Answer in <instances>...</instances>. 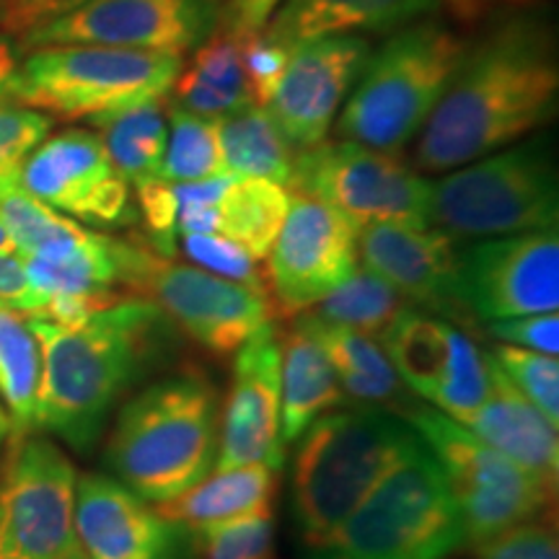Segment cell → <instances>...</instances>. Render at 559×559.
<instances>
[{
	"label": "cell",
	"mask_w": 559,
	"mask_h": 559,
	"mask_svg": "<svg viewBox=\"0 0 559 559\" xmlns=\"http://www.w3.org/2000/svg\"><path fill=\"white\" fill-rule=\"evenodd\" d=\"M16 73H19V55H16V50H13L9 37L0 32V102L11 99Z\"/></svg>",
	"instance_id": "47"
},
{
	"label": "cell",
	"mask_w": 559,
	"mask_h": 559,
	"mask_svg": "<svg viewBox=\"0 0 559 559\" xmlns=\"http://www.w3.org/2000/svg\"><path fill=\"white\" fill-rule=\"evenodd\" d=\"M489 358L498 362L510 383L521 391L549 425H559V362L551 355L531 349L495 345Z\"/></svg>",
	"instance_id": "36"
},
{
	"label": "cell",
	"mask_w": 559,
	"mask_h": 559,
	"mask_svg": "<svg viewBox=\"0 0 559 559\" xmlns=\"http://www.w3.org/2000/svg\"><path fill=\"white\" fill-rule=\"evenodd\" d=\"M280 332L264 324L236 349L234 376L221 407V443L215 472L267 464L283 469L285 445L280 438Z\"/></svg>",
	"instance_id": "18"
},
{
	"label": "cell",
	"mask_w": 559,
	"mask_h": 559,
	"mask_svg": "<svg viewBox=\"0 0 559 559\" xmlns=\"http://www.w3.org/2000/svg\"><path fill=\"white\" fill-rule=\"evenodd\" d=\"M489 391L481 407L466 419L464 428L492 445L502 456L515 461L536 477L557 485L559 438L557 428L510 383L498 362L489 358Z\"/></svg>",
	"instance_id": "21"
},
{
	"label": "cell",
	"mask_w": 559,
	"mask_h": 559,
	"mask_svg": "<svg viewBox=\"0 0 559 559\" xmlns=\"http://www.w3.org/2000/svg\"><path fill=\"white\" fill-rule=\"evenodd\" d=\"M138 198V218H143L148 247L169 260L177 249V200L169 181L153 177L132 187Z\"/></svg>",
	"instance_id": "40"
},
{
	"label": "cell",
	"mask_w": 559,
	"mask_h": 559,
	"mask_svg": "<svg viewBox=\"0 0 559 559\" xmlns=\"http://www.w3.org/2000/svg\"><path fill=\"white\" fill-rule=\"evenodd\" d=\"M466 45L469 41L436 19L415 21L391 34L379 52H370L345 109L334 120L337 138L400 153L430 120Z\"/></svg>",
	"instance_id": "5"
},
{
	"label": "cell",
	"mask_w": 559,
	"mask_h": 559,
	"mask_svg": "<svg viewBox=\"0 0 559 559\" xmlns=\"http://www.w3.org/2000/svg\"><path fill=\"white\" fill-rule=\"evenodd\" d=\"M402 309H407V300L400 293L381 277H376L373 272L358 267L342 288L319 300L311 313L332 321V324L347 326V330L381 337Z\"/></svg>",
	"instance_id": "32"
},
{
	"label": "cell",
	"mask_w": 559,
	"mask_h": 559,
	"mask_svg": "<svg viewBox=\"0 0 559 559\" xmlns=\"http://www.w3.org/2000/svg\"><path fill=\"white\" fill-rule=\"evenodd\" d=\"M52 117L19 102H0V181L19 179L32 151L50 135Z\"/></svg>",
	"instance_id": "37"
},
{
	"label": "cell",
	"mask_w": 559,
	"mask_h": 559,
	"mask_svg": "<svg viewBox=\"0 0 559 559\" xmlns=\"http://www.w3.org/2000/svg\"><path fill=\"white\" fill-rule=\"evenodd\" d=\"M487 332L500 345L531 349V353H542L557 358L559 353V317L557 311L549 313H528V317L489 321Z\"/></svg>",
	"instance_id": "42"
},
{
	"label": "cell",
	"mask_w": 559,
	"mask_h": 559,
	"mask_svg": "<svg viewBox=\"0 0 559 559\" xmlns=\"http://www.w3.org/2000/svg\"><path fill=\"white\" fill-rule=\"evenodd\" d=\"M86 0H0V32L24 37L47 21L79 9Z\"/></svg>",
	"instance_id": "43"
},
{
	"label": "cell",
	"mask_w": 559,
	"mask_h": 559,
	"mask_svg": "<svg viewBox=\"0 0 559 559\" xmlns=\"http://www.w3.org/2000/svg\"><path fill=\"white\" fill-rule=\"evenodd\" d=\"M423 440L407 419L360 404L313 419L293 459L290 513L304 547L330 536Z\"/></svg>",
	"instance_id": "4"
},
{
	"label": "cell",
	"mask_w": 559,
	"mask_h": 559,
	"mask_svg": "<svg viewBox=\"0 0 559 559\" xmlns=\"http://www.w3.org/2000/svg\"><path fill=\"white\" fill-rule=\"evenodd\" d=\"M487 355L464 332H459L449 373L443 376V381H440L438 391L430 400L432 409L443 412V415L464 425L481 407V402L487 400Z\"/></svg>",
	"instance_id": "35"
},
{
	"label": "cell",
	"mask_w": 559,
	"mask_h": 559,
	"mask_svg": "<svg viewBox=\"0 0 559 559\" xmlns=\"http://www.w3.org/2000/svg\"><path fill=\"white\" fill-rule=\"evenodd\" d=\"M557 164L544 140L489 153L432 185L430 226L453 239L557 228Z\"/></svg>",
	"instance_id": "8"
},
{
	"label": "cell",
	"mask_w": 559,
	"mask_h": 559,
	"mask_svg": "<svg viewBox=\"0 0 559 559\" xmlns=\"http://www.w3.org/2000/svg\"><path fill=\"white\" fill-rule=\"evenodd\" d=\"M41 379L34 428L88 451L135 383L174 349V326L148 298H120L86 324L66 330L29 317Z\"/></svg>",
	"instance_id": "2"
},
{
	"label": "cell",
	"mask_w": 559,
	"mask_h": 559,
	"mask_svg": "<svg viewBox=\"0 0 559 559\" xmlns=\"http://www.w3.org/2000/svg\"><path fill=\"white\" fill-rule=\"evenodd\" d=\"M0 309H13L24 317H39L45 311V296L34 290L16 254L0 257Z\"/></svg>",
	"instance_id": "44"
},
{
	"label": "cell",
	"mask_w": 559,
	"mask_h": 559,
	"mask_svg": "<svg viewBox=\"0 0 559 559\" xmlns=\"http://www.w3.org/2000/svg\"><path fill=\"white\" fill-rule=\"evenodd\" d=\"M404 419L438 461L474 547L502 531L534 521L549 506L555 487L523 469L432 407L404 409Z\"/></svg>",
	"instance_id": "9"
},
{
	"label": "cell",
	"mask_w": 559,
	"mask_h": 559,
	"mask_svg": "<svg viewBox=\"0 0 559 559\" xmlns=\"http://www.w3.org/2000/svg\"><path fill=\"white\" fill-rule=\"evenodd\" d=\"M19 181L39 202L81 226L120 228L138 223L132 187L91 130L70 128L41 140L21 166Z\"/></svg>",
	"instance_id": "14"
},
{
	"label": "cell",
	"mask_w": 559,
	"mask_h": 559,
	"mask_svg": "<svg viewBox=\"0 0 559 559\" xmlns=\"http://www.w3.org/2000/svg\"><path fill=\"white\" fill-rule=\"evenodd\" d=\"M41 379L39 342L29 317L0 309V402L11 417L13 436L34 432V412Z\"/></svg>",
	"instance_id": "30"
},
{
	"label": "cell",
	"mask_w": 559,
	"mask_h": 559,
	"mask_svg": "<svg viewBox=\"0 0 559 559\" xmlns=\"http://www.w3.org/2000/svg\"><path fill=\"white\" fill-rule=\"evenodd\" d=\"M370 52V41L358 34L309 39L293 50L267 104L293 151L313 148L326 138Z\"/></svg>",
	"instance_id": "17"
},
{
	"label": "cell",
	"mask_w": 559,
	"mask_h": 559,
	"mask_svg": "<svg viewBox=\"0 0 559 559\" xmlns=\"http://www.w3.org/2000/svg\"><path fill=\"white\" fill-rule=\"evenodd\" d=\"M466 542L464 521L432 453L419 443L304 559H445Z\"/></svg>",
	"instance_id": "6"
},
{
	"label": "cell",
	"mask_w": 559,
	"mask_h": 559,
	"mask_svg": "<svg viewBox=\"0 0 559 559\" xmlns=\"http://www.w3.org/2000/svg\"><path fill=\"white\" fill-rule=\"evenodd\" d=\"M226 164H223L221 140L215 122L205 117L192 115V111L171 107L169 109V140H166V153L160 160L158 179L169 185L181 181H200L210 177H223Z\"/></svg>",
	"instance_id": "33"
},
{
	"label": "cell",
	"mask_w": 559,
	"mask_h": 559,
	"mask_svg": "<svg viewBox=\"0 0 559 559\" xmlns=\"http://www.w3.org/2000/svg\"><path fill=\"white\" fill-rule=\"evenodd\" d=\"M461 304L489 321L559 309L557 228L495 236L459 249Z\"/></svg>",
	"instance_id": "15"
},
{
	"label": "cell",
	"mask_w": 559,
	"mask_h": 559,
	"mask_svg": "<svg viewBox=\"0 0 559 559\" xmlns=\"http://www.w3.org/2000/svg\"><path fill=\"white\" fill-rule=\"evenodd\" d=\"M11 436H13L11 417H9V412H5L3 402H0V459H3V451H5V445H9Z\"/></svg>",
	"instance_id": "48"
},
{
	"label": "cell",
	"mask_w": 559,
	"mask_h": 559,
	"mask_svg": "<svg viewBox=\"0 0 559 559\" xmlns=\"http://www.w3.org/2000/svg\"><path fill=\"white\" fill-rule=\"evenodd\" d=\"M179 55L99 45L39 47L19 62L11 102L60 120H96L166 99L181 73Z\"/></svg>",
	"instance_id": "7"
},
{
	"label": "cell",
	"mask_w": 559,
	"mask_h": 559,
	"mask_svg": "<svg viewBox=\"0 0 559 559\" xmlns=\"http://www.w3.org/2000/svg\"><path fill=\"white\" fill-rule=\"evenodd\" d=\"M75 534L88 559H187L192 531L107 474L75 481Z\"/></svg>",
	"instance_id": "19"
},
{
	"label": "cell",
	"mask_w": 559,
	"mask_h": 559,
	"mask_svg": "<svg viewBox=\"0 0 559 559\" xmlns=\"http://www.w3.org/2000/svg\"><path fill=\"white\" fill-rule=\"evenodd\" d=\"M171 91L177 96V107L210 122H218L251 104L239 58V39L215 29L194 50L190 68L181 66Z\"/></svg>",
	"instance_id": "26"
},
{
	"label": "cell",
	"mask_w": 559,
	"mask_h": 559,
	"mask_svg": "<svg viewBox=\"0 0 559 559\" xmlns=\"http://www.w3.org/2000/svg\"><path fill=\"white\" fill-rule=\"evenodd\" d=\"M456 337L459 330L445 319L407 306L383 330L381 347L400 381L430 402L449 373Z\"/></svg>",
	"instance_id": "27"
},
{
	"label": "cell",
	"mask_w": 559,
	"mask_h": 559,
	"mask_svg": "<svg viewBox=\"0 0 559 559\" xmlns=\"http://www.w3.org/2000/svg\"><path fill=\"white\" fill-rule=\"evenodd\" d=\"M75 481L50 438L11 436L0 459V559H88L75 534Z\"/></svg>",
	"instance_id": "10"
},
{
	"label": "cell",
	"mask_w": 559,
	"mask_h": 559,
	"mask_svg": "<svg viewBox=\"0 0 559 559\" xmlns=\"http://www.w3.org/2000/svg\"><path fill=\"white\" fill-rule=\"evenodd\" d=\"M104 151L120 177L130 187L158 177L160 160L169 140V107L166 99L135 104V107L115 111L91 120Z\"/></svg>",
	"instance_id": "29"
},
{
	"label": "cell",
	"mask_w": 559,
	"mask_h": 559,
	"mask_svg": "<svg viewBox=\"0 0 559 559\" xmlns=\"http://www.w3.org/2000/svg\"><path fill=\"white\" fill-rule=\"evenodd\" d=\"M226 171L236 179H267L288 187L296 151L270 117L267 107L247 104L215 122Z\"/></svg>",
	"instance_id": "28"
},
{
	"label": "cell",
	"mask_w": 559,
	"mask_h": 559,
	"mask_svg": "<svg viewBox=\"0 0 559 559\" xmlns=\"http://www.w3.org/2000/svg\"><path fill=\"white\" fill-rule=\"evenodd\" d=\"M293 324L309 334L326 355L345 400L368 407H386L402 400V381L379 340L319 319L311 311H300Z\"/></svg>",
	"instance_id": "23"
},
{
	"label": "cell",
	"mask_w": 559,
	"mask_h": 559,
	"mask_svg": "<svg viewBox=\"0 0 559 559\" xmlns=\"http://www.w3.org/2000/svg\"><path fill=\"white\" fill-rule=\"evenodd\" d=\"M280 3L283 0H226L218 13L221 32L230 34V37L260 32Z\"/></svg>",
	"instance_id": "45"
},
{
	"label": "cell",
	"mask_w": 559,
	"mask_h": 559,
	"mask_svg": "<svg viewBox=\"0 0 559 559\" xmlns=\"http://www.w3.org/2000/svg\"><path fill=\"white\" fill-rule=\"evenodd\" d=\"M221 396L207 373L185 368L138 391L117 415L104 464L138 498L166 502L215 469Z\"/></svg>",
	"instance_id": "3"
},
{
	"label": "cell",
	"mask_w": 559,
	"mask_h": 559,
	"mask_svg": "<svg viewBox=\"0 0 559 559\" xmlns=\"http://www.w3.org/2000/svg\"><path fill=\"white\" fill-rule=\"evenodd\" d=\"M218 29L215 0H86L21 37V50L99 45L185 55Z\"/></svg>",
	"instance_id": "13"
},
{
	"label": "cell",
	"mask_w": 559,
	"mask_h": 559,
	"mask_svg": "<svg viewBox=\"0 0 559 559\" xmlns=\"http://www.w3.org/2000/svg\"><path fill=\"white\" fill-rule=\"evenodd\" d=\"M459 239L436 226L370 223L358 228V257L404 300L459 317ZM466 311V309H464Z\"/></svg>",
	"instance_id": "20"
},
{
	"label": "cell",
	"mask_w": 559,
	"mask_h": 559,
	"mask_svg": "<svg viewBox=\"0 0 559 559\" xmlns=\"http://www.w3.org/2000/svg\"><path fill=\"white\" fill-rule=\"evenodd\" d=\"M267 257L264 277L280 309L306 311L358 272V226L326 202L293 194Z\"/></svg>",
	"instance_id": "16"
},
{
	"label": "cell",
	"mask_w": 559,
	"mask_h": 559,
	"mask_svg": "<svg viewBox=\"0 0 559 559\" xmlns=\"http://www.w3.org/2000/svg\"><path fill=\"white\" fill-rule=\"evenodd\" d=\"M555 34L536 16H510L466 45L449 88L417 135L415 166L453 171L508 148L557 115Z\"/></svg>",
	"instance_id": "1"
},
{
	"label": "cell",
	"mask_w": 559,
	"mask_h": 559,
	"mask_svg": "<svg viewBox=\"0 0 559 559\" xmlns=\"http://www.w3.org/2000/svg\"><path fill=\"white\" fill-rule=\"evenodd\" d=\"M124 288L148 298L192 337L215 355H234L251 334L272 321L267 290L249 288L200 267L174 264L148 243H138L124 277Z\"/></svg>",
	"instance_id": "12"
},
{
	"label": "cell",
	"mask_w": 559,
	"mask_h": 559,
	"mask_svg": "<svg viewBox=\"0 0 559 559\" xmlns=\"http://www.w3.org/2000/svg\"><path fill=\"white\" fill-rule=\"evenodd\" d=\"M290 192L267 179H234L221 200V234L241 243L257 262L270 254L285 215Z\"/></svg>",
	"instance_id": "31"
},
{
	"label": "cell",
	"mask_w": 559,
	"mask_h": 559,
	"mask_svg": "<svg viewBox=\"0 0 559 559\" xmlns=\"http://www.w3.org/2000/svg\"><path fill=\"white\" fill-rule=\"evenodd\" d=\"M215 3H226V0H215Z\"/></svg>",
	"instance_id": "50"
},
{
	"label": "cell",
	"mask_w": 559,
	"mask_h": 559,
	"mask_svg": "<svg viewBox=\"0 0 559 559\" xmlns=\"http://www.w3.org/2000/svg\"><path fill=\"white\" fill-rule=\"evenodd\" d=\"M280 469L267 464L236 466V469L207 474L205 479L177 495L156 502V510L185 528H202L213 523L236 521L243 515L275 510Z\"/></svg>",
	"instance_id": "24"
},
{
	"label": "cell",
	"mask_w": 559,
	"mask_h": 559,
	"mask_svg": "<svg viewBox=\"0 0 559 559\" xmlns=\"http://www.w3.org/2000/svg\"><path fill=\"white\" fill-rule=\"evenodd\" d=\"M436 11L438 0H283L262 32L296 50L321 37L400 32Z\"/></svg>",
	"instance_id": "22"
},
{
	"label": "cell",
	"mask_w": 559,
	"mask_h": 559,
	"mask_svg": "<svg viewBox=\"0 0 559 559\" xmlns=\"http://www.w3.org/2000/svg\"><path fill=\"white\" fill-rule=\"evenodd\" d=\"M290 190L326 202L355 223H409L430 226L432 181L396 156L349 140H321L298 151Z\"/></svg>",
	"instance_id": "11"
},
{
	"label": "cell",
	"mask_w": 559,
	"mask_h": 559,
	"mask_svg": "<svg viewBox=\"0 0 559 559\" xmlns=\"http://www.w3.org/2000/svg\"><path fill=\"white\" fill-rule=\"evenodd\" d=\"M16 254V243H13L9 228H5L3 218H0V257H11Z\"/></svg>",
	"instance_id": "49"
},
{
	"label": "cell",
	"mask_w": 559,
	"mask_h": 559,
	"mask_svg": "<svg viewBox=\"0 0 559 559\" xmlns=\"http://www.w3.org/2000/svg\"><path fill=\"white\" fill-rule=\"evenodd\" d=\"M280 438L296 443L313 419L345 404L337 376L321 347L296 324L280 334Z\"/></svg>",
	"instance_id": "25"
},
{
	"label": "cell",
	"mask_w": 559,
	"mask_h": 559,
	"mask_svg": "<svg viewBox=\"0 0 559 559\" xmlns=\"http://www.w3.org/2000/svg\"><path fill=\"white\" fill-rule=\"evenodd\" d=\"M190 531L192 555L198 559H277L275 510Z\"/></svg>",
	"instance_id": "34"
},
{
	"label": "cell",
	"mask_w": 559,
	"mask_h": 559,
	"mask_svg": "<svg viewBox=\"0 0 559 559\" xmlns=\"http://www.w3.org/2000/svg\"><path fill=\"white\" fill-rule=\"evenodd\" d=\"M181 249L198 262L205 272L234 280V283L249 285V288L267 290V277L257 267V260L241 243L226 239L223 234H190L181 236ZM270 293V290H267Z\"/></svg>",
	"instance_id": "38"
},
{
	"label": "cell",
	"mask_w": 559,
	"mask_h": 559,
	"mask_svg": "<svg viewBox=\"0 0 559 559\" xmlns=\"http://www.w3.org/2000/svg\"><path fill=\"white\" fill-rule=\"evenodd\" d=\"M236 39H239V58L243 75H247L251 104L267 107L280 79H283L285 68H288L293 50L267 37L262 29L243 34V37Z\"/></svg>",
	"instance_id": "39"
},
{
	"label": "cell",
	"mask_w": 559,
	"mask_h": 559,
	"mask_svg": "<svg viewBox=\"0 0 559 559\" xmlns=\"http://www.w3.org/2000/svg\"><path fill=\"white\" fill-rule=\"evenodd\" d=\"M534 0H438V9H443L456 24H479L489 16H498V13L519 11Z\"/></svg>",
	"instance_id": "46"
},
{
	"label": "cell",
	"mask_w": 559,
	"mask_h": 559,
	"mask_svg": "<svg viewBox=\"0 0 559 559\" xmlns=\"http://www.w3.org/2000/svg\"><path fill=\"white\" fill-rule=\"evenodd\" d=\"M477 559H559L557 536L544 523H521L477 544Z\"/></svg>",
	"instance_id": "41"
}]
</instances>
